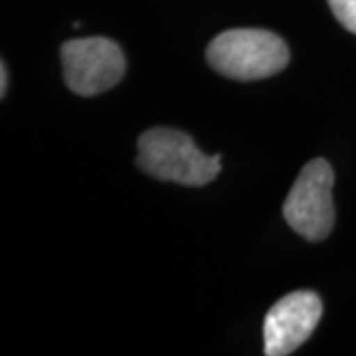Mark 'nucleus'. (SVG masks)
<instances>
[{
  "label": "nucleus",
  "instance_id": "f257e3e1",
  "mask_svg": "<svg viewBox=\"0 0 356 356\" xmlns=\"http://www.w3.org/2000/svg\"><path fill=\"white\" fill-rule=\"evenodd\" d=\"M206 58L210 67L222 76L254 81L280 74L289 64V48L269 30L234 28L210 42Z\"/></svg>",
  "mask_w": 356,
  "mask_h": 356
},
{
  "label": "nucleus",
  "instance_id": "f03ea898",
  "mask_svg": "<svg viewBox=\"0 0 356 356\" xmlns=\"http://www.w3.org/2000/svg\"><path fill=\"white\" fill-rule=\"evenodd\" d=\"M137 165L147 175L184 186L212 182L222 168V154L206 156L194 140L177 129L156 127L140 135Z\"/></svg>",
  "mask_w": 356,
  "mask_h": 356
},
{
  "label": "nucleus",
  "instance_id": "7ed1b4c3",
  "mask_svg": "<svg viewBox=\"0 0 356 356\" xmlns=\"http://www.w3.org/2000/svg\"><path fill=\"white\" fill-rule=\"evenodd\" d=\"M334 172L325 159L307 163L283 204L285 222L309 242H321L334 224Z\"/></svg>",
  "mask_w": 356,
  "mask_h": 356
},
{
  "label": "nucleus",
  "instance_id": "20e7f679",
  "mask_svg": "<svg viewBox=\"0 0 356 356\" xmlns=\"http://www.w3.org/2000/svg\"><path fill=\"white\" fill-rule=\"evenodd\" d=\"M65 86L77 95L91 97L115 88L125 76V58L109 38L70 40L62 46Z\"/></svg>",
  "mask_w": 356,
  "mask_h": 356
},
{
  "label": "nucleus",
  "instance_id": "39448f33",
  "mask_svg": "<svg viewBox=\"0 0 356 356\" xmlns=\"http://www.w3.org/2000/svg\"><path fill=\"white\" fill-rule=\"evenodd\" d=\"M323 315L321 297L313 291L285 295L269 309L264 323V353L267 356L293 355L313 334Z\"/></svg>",
  "mask_w": 356,
  "mask_h": 356
},
{
  "label": "nucleus",
  "instance_id": "423d86ee",
  "mask_svg": "<svg viewBox=\"0 0 356 356\" xmlns=\"http://www.w3.org/2000/svg\"><path fill=\"white\" fill-rule=\"evenodd\" d=\"M329 6H331L334 18L348 32L356 34V0H329Z\"/></svg>",
  "mask_w": 356,
  "mask_h": 356
},
{
  "label": "nucleus",
  "instance_id": "0eeeda50",
  "mask_svg": "<svg viewBox=\"0 0 356 356\" xmlns=\"http://www.w3.org/2000/svg\"><path fill=\"white\" fill-rule=\"evenodd\" d=\"M6 86H8V74H6V64L0 65V97L6 95Z\"/></svg>",
  "mask_w": 356,
  "mask_h": 356
}]
</instances>
